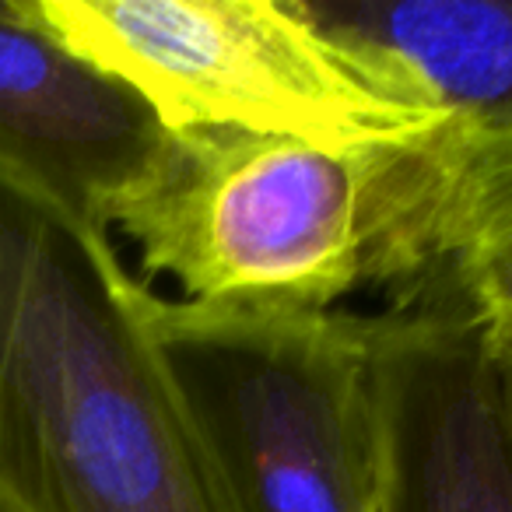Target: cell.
<instances>
[{
    "instance_id": "6da1fadb",
    "label": "cell",
    "mask_w": 512,
    "mask_h": 512,
    "mask_svg": "<svg viewBox=\"0 0 512 512\" xmlns=\"http://www.w3.org/2000/svg\"><path fill=\"white\" fill-rule=\"evenodd\" d=\"M102 228L0 169V512H235Z\"/></svg>"
},
{
    "instance_id": "7a4b0ae2",
    "label": "cell",
    "mask_w": 512,
    "mask_h": 512,
    "mask_svg": "<svg viewBox=\"0 0 512 512\" xmlns=\"http://www.w3.org/2000/svg\"><path fill=\"white\" fill-rule=\"evenodd\" d=\"M36 25L137 95L165 134L242 130L379 144L446 116L306 0H22Z\"/></svg>"
},
{
    "instance_id": "3957f363",
    "label": "cell",
    "mask_w": 512,
    "mask_h": 512,
    "mask_svg": "<svg viewBox=\"0 0 512 512\" xmlns=\"http://www.w3.org/2000/svg\"><path fill=\"white\" fill-rule=\"evenodd\" d=\"M379 144L165 134L148 169L113 200L106 232L137 249L141 281L172 278L183 302L334 313L365 285Z\"/></svg>"
},
{
    "instance_id": "277c9868",
    "label": "cell",
    "mask_w": 512,
    "mask_h": 512,
    "mask_svg": "<svg viewBox=\"0 0 512 512\" xmlns=\"http://www.w3.org/2000/svg\"><path fill=\"white\" fill-rule=\"evenodd\" d=\"M148 323L235 512H376V316L148 292Z\"/></svg>"
},
{
    "instance_id": "5b68a950",
    "label": "cell",
    "mask_w": 512,
    "mask_h": 512,
    "mask_svg": "<svg viewBox=\"0 0 512 512\" xmlns=\"http://www.w3.org/2000/svg\"><path fill=\"white\" fill-rule=\"evenodd\" d=\"M365 285L386 313L512 341V109L456 113L379 144Z\"/></svg>"
},
{
    "instance_id": "8992f818",
    "label": "cell",
    "mask_w": 512,
    "mask_h": 512,
    "mask_svg": "<svg viewBox=\"0 0 512 512\" xmlns=\"http://www.w3.org/2000/svg\"><path fill=\"white\" fill-rule=\"evenodd\" d=\"M379 512H512V421L481 334L379 313Z\"/></svg>"
},
{
    "instance_id": "52a82bcc",
    "label": "cell",
    "mask_w": 512,
    "mask_h": 512,
    "mask_svg": "<svg viewBox=\"0 0 512 512\" xmlns=\"http://www.w3.org/2000/svg\"><path fill=\"white\" fill-rule=\"evenodd\" d=\"M165 130L106 78L0 0V169L106 232L113 200L148 169Z\"/></svg>"
},
{
    "instance_id": "ba28073f",
    "label": "cell",
    "mask_w": 512,
    "mask_h": 512,
    "mask_svg": "<svg viewBox=\"0 0 512 512\" xmlns=\"http://www.w3.org/2000/svg\"><path fill=\"white\" fill-rule=\"evenodd\" d=\"M439 116L512 109V0H306Z\"/></svg>"
},
{
    "instance_id": "9c48e42d",
    "label": "cell",
    "mask_w": 512,
    "mask_h": 512,
    "mask_svg": "<svg viewBox=\"0 0 512 512\" xmlns=\"http://www.w3.org/2000/svg\"><path fill=\"white\" fill-rule=\"evenodd\" d=\"M491 358V369H495V383H498V397L505 404V414L512 421V341L502 344H484Z\"/></svg>"
},
{
    "instance_id": "30bf717a",
    "label": "cell",
    "mask_w": 512,
    "mask_h": 512,
    "mask_svg": "<svg viewBox=\"0 0 512 512\" xmlns=\"http://www.w3.org/2000/svg\"><path fill=\"white\" fill-rule=\"evenodd\" d=\"M376 512H379V509H376Z\"/></svg>"
}]
</instances>
